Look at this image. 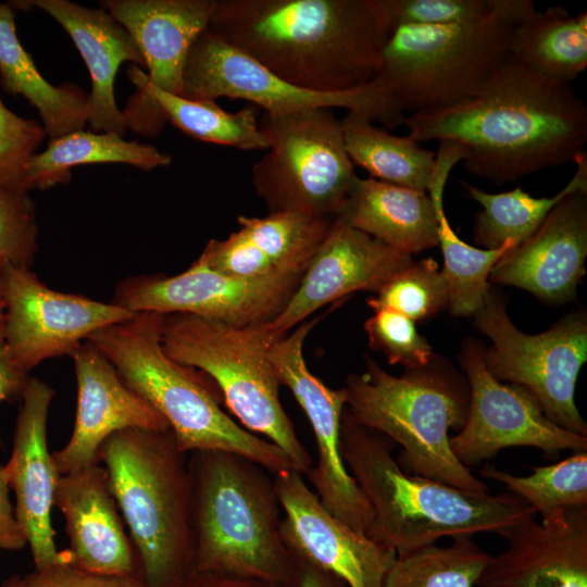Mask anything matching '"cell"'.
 I'll return each mask as SVG.
<instances>
[{
    "instance_id": "obj_1",
    "label": "cell",
    "mask_w": 587,
    "mask_h": 587,
    "mask_svg": "<svg viewBox=\"0 0 587 587\" xmlns=\"http://www.w3.org/2000/svg\"><path fill=\"white\" fill-rule=\"evenodd\" d=\"M403 124L420 143L462 146L465 168L494 184L574 162L586 152L587 108L571 84L509 54L473 97L411 113Z\"/></svg>"
},
{
    "instance_id": "obj_2",
    "label": "cell",
    "mask_w": 587,
    "mask_h": 587,
    "mask_svg": "<svg viewBox=\"0 0 587 587\" xmlns=\"http://www.w3.org/2000/svg\"><path fill=\"white\" fill-rule=\"evenodd\" d=\"M391 0H216L208 29L298 87L372 82L395 28Z\"/></svg>"
},
{
    "instance_id": "obj_3",
    "label": "cell",
    "mask_w": 587,
    "mask_h": 587,
    "mask_svg": "<svg viewBox=\"0 0 587 587\" xmlns=\"http://www.w3.org/2000/svg\"><path fill=\"white\" fill-rule=\"evenodd\" d=\"M394 446L345 409L340 449L373 512L366 535L394 549L397 557L436 545L444 537L499 534L537 515L509 490L498 495L471 492L408 473L392 457Z\"/></svg>"
},
{
    "instance_id": "obj_4",
    "label": "cell",
    "mask_w": 587,
    "mask_h": 587,
    "mask_svg": "<svg viewBox=\"0 0 587 587\" xmlns=\"http://www.w3.org/2000/svg\"><path fill=\"white\" fill-rule=\"evenodd\" d=\"M164 314L138 312L88 337L123 382L167 422L184 452L221 450L243 455L272 474L295 469L288 455L236 422L223 409L215 383L178 363L162 348Z\"/></svg>"
},
{
    "instance_id": "obj_5",
    "label": "cell",
    "mask_w": 587,
    "mask_h": 587,
    "mask_svg": "<svg viewBox=\"0 0 587 587\" xmlns=\"http://www.w3.org/2000/svg\"><path fill=\"white\" fill-rule=\"evenodd\" d=\"M189 453L192 572L283 584L291 555L273 474L233 452Z\"/></svg>"
},
{
    "instance_id": "obj_6",
    "label": "cell",
    "mask_w": 587,
    "mask_h": 587,
    "mask_svg": "<svg viewBox=\"0 0 587 587\" xmlns=\"http://www.w3.org/2000/svg\"><path fill=\"white\" fill-rule=\"evenodd\" d=\"M116 505L149 587H177L193 565L187 453L171 429L128 428L100 446Z\"/></svg>"
},
{
    "instance_id": "obj_7",
    "label": "cell",
    "mask_w": 587,
    "mask_h": 587,
    "mask_svg": "<svg viewBox=\"0 0 587 587\" xmlns=\"http://www.w3.org/2000/svg\"><path fill=\"white\" fill-rule=\"evenodd\" d=\"M346 409L365 427L401 447L397 462L403 471L471 492L488 494L486 483L458 461L449 430L465 424L470 388L435 357L401 376L383 370L370 357L363 373L350 374L342 387Z\"/></svg>"
},
{
    "instance_id": "obj_8",
    "label": "cell",
    "mask_w": 587,
    "mask_h": 587,
    "mask_svg": "<svg viewBox=\"0 0 587 587\" xmlns=\"http://www.w3.org/2000/svg\"><path fill=\"white\" fill-rule=\"evenodd\" d=\"M282 337L266 324L235 326L173 313L164 315L161 344L174 361L205 373L238 423L277 446L304 475L313 460L280 402L282 385L267 358Z\"/></svg>"
},
{
    "instance_id": "obj_9",
    "label": "cell",
    "mask_w": 587,
    "mask_h": 587,
    "mask_svg": "<svg viewBox=\"0 0 587 587\" xmlns=\"http://www.w3.org/2000/svg\"><path fill=\"white\" fill-rule=\"evenodd\" d=\"M513 27L496 17L452 25L398 24L375 79L402 111L473 97L509 54Z\"/></svg>"
},
{
    "instance_id": "obj_10",
    "label": "cell",
    "mask_w": 587,
    "mask_h": 587,
    "mask_svg": "<svg viewBox=\"0 0 587 587\" xmlns=\"http://www.w3.org/2000/svg\"><path fill=\"white\" fill-rule=\"evenodd\" d=\"M268 148L251 168V184L268 213L338 217L357 174L332 109L259 118Z\"/></svg>"
},
{
    "instance_id": "obj_11",
    "label": "cell",
    "mask_w": 587,
    "mask_h": 587,
    "mask_svg": "<svg viewBox=\"0 0 587 587\" xmlns=\"http://www.w3.org/2000/svg\"><path fill=\"white\" fill-rule=\"evenodd\" d=\"M475 326L491 346L484 349L488 372L498 380L529 389L546 416L558 426L587 436V423L575 403L576 382L587 361V316L583 311L529 335L510 320L505 304L489 287Z\"/></svg>"
},
{
    "instance_id": "obj_12",
    "label": "cell",
    "mask_w": 587,
    "mask_h": 587,
    "mask_svg": "<svg viewBox=\"0 0 587 587\" xmlns=\"http://www.w3.org/2000/svg\"><path fill=\"white\" fill-rule=\"evenodd\" d=\"M183 97L245 100L274 115L320 108L345 109L364 113L389 129L402 125L405 117L375 78L359 88L339 92L308 90L278 77L208 28L189 51L183 76Z\"/></svg>"
},
{
    "instance_id": "obj_13",
    "label": "cell",
    "mask_w": 587,
    "mask_h": 587,
    "mask_svg": "<svg viewBox=\"0 0 587 587\" xmlns=\"http://www.w3.org/2000/svg\"><path fill=\"white\" fill-rule=\"evenodd\" d=\"M484 349L480 341L467 338L459 355L470 388L465 424L450 437L460 463L470 469L509 447H534L548 458L563 450L587 451V436L550 421L529 389L496 379L485 366Z\"/></svg>"
},
{
    "instance_id": "obj_14",
    "label": "cell",
    "mask_w": 587,
    "mask_h": 587,
    "mask_svg": "<svg viewBox=\"0 0 587 587\" xmlns=\"http://www.w3.org/2000/svg\"><path fill=\"white\" fill-rule=\"evenodd\" d=\"M4 338L26 374L47 359L71 355L96 330L135 313L114 303L53 290L29 267L0 266Z\"/></svg>"
},
{
    "instance_id": "obj_15",
    "label": "cell",
    "mask_w": 587,
    "mask_h": 587,
    "mask_svg": "<svg viewBox=\"0 0 587 587\" xmlns=\"http://www.w3.org/2000/svg\"><path fill=\"white\" fill-rule=\"evenodd\" d=\"M301 277L238 278L195 261L176 275H138L121 280L112 303L133 313H185L235 326L260 325L282 312Z\"/></svg>"
},
{
    "instance_id": "obj_16",
    "label": "cell",
    "mask_w": 587,
    "mask_h": 587,
    "mask_svg": "<svg viewBox=\"0 0 587 587\" xmlns=\"http://www.w3.org/2000/svg\"><path fill=\"white\" fill-rule=\"evenodd\" d=\"M322 316L303 321L290 335L277 339L267 358L280 385L286 386L303 410L314 434L317 461L304 475L322 504L337 519L366 534L373 512L369 500L350 475L340 449V422L346 409L344 388L326 386L308 369L303 345Z\"/></svg>"
},
{
    "instance_id": "obj_17",
    "label": "cell",
    "mask_w": 587,
    "mask_h": 587,
    "mask_svg": "<svg viewBox=\"0 0 587 587\" xmlns=\"http://www.w3.org/2000/svg\"><path fill=\"white\" fill-rule=\"evenodd\" d=\"M282 507V536L290 555L348 587H383L397 559L394 549L359 533L333 515L295 469L273 474Z\"/></svg>"
},
{
    "instance_id": "obj_18",
    "label": "cell",
    "mask_w": 587,
    "mask_h": 587,
    "mask_svg": "<svg viewBox=\"0 0 587 587\" xmlns=\"http://www.w3.org/2000/svg\"><path fill=\"white\" fill-rule=\"evenodd\" d=\"M412 255L336 217L282 312L266 326L285 336L322 307L349 294L377 292Z\"/></svg>"
},
{
    "instance_id": "obj_19",
    "label": "cell",
    "mask_w": 587,
    "mask_h": 587,
    "mask_svg": "<svg viewBox=\"0 0 587 587\" xmlns=\"http://www.w3.org/2000/svg\"><path fill=\"white\" fill-rule=\"evenodd\" d=\"M54 390L29 376L21 395L11 457L4 465L14 490L16 521L30 548L36 571L70 565L66 549L59 551L51 509L60 474L47 447V421Z\"/></svg>"
},
{
    "instance_id": "obj_20",
    "label": "cell",
    "mask_w": 587,
    "mask_h": 587,
    "mask_svg": "<svg viewBox=\"0 0 587 587\" xmlns=\"http://www.w3.org/2000/svg\"><path fill=\"white\" fill-rule=\"evenodd\" d=\"M508 548L482 573L477 586L587 587V507L560 510L502 529Z\"/></svg>"
},
{
    "instance_id": "obj_21",
    "label": "cell",
    "mask_w": 587,
    "mask_h": 587,
    "mask_svg": "<svg viewBox=\"0 0 587 587\" xmlns=\"http://www.w3.org/2000/svg\"><path fill=\"white\" fill-rule=\"evenodd\" d=\"M587 258V191L564 197L525 240L509 249L489 275L548 303L574 299Z\"/></svg>"
},
{
    "instance_id": "obj_22",
    "label": "cell",
    "mask_w": 587,
    "mask_h": 587,
    "mask_svg": "<svg viewBox=\"0 0 587 587\" xmlns=\"http://www.w3.org/2000/svg\"><path fill=\"white\" fill-rule=\"evenodd\" d=\"M77 380V408L67 444L52 452L60 475L98 461L102 442L128 428L171 429L165 419L120 377L113 364L90 341L72 354Z\"/></svg>"
},
{
    "instance_id": "obj_23",
    "label": "cell",
    "mask_w": 587,
    "mask_h": 587,
    "mask_svg": "<svg viewBox=\"0 0 587 587\" xmlns=\"http://www.w3.org/2000/svg\"><path fill=\"white\" fill-rule=\"evenodd\" d=\"M53 505L65 519L71 566L102 575H141L107 471L99 462L60 475Z\"/></svg>"
},
{
    "instance_id": "obj_24",
    "label": "cell",
    "mask_w": 587,
    "mask_h": 587,
    "mask_svg": "<svg viewBox=\"0 0 587 587\" xmlns=\"http://www.w3.org/2000/svg\"><path fill=\"white\" fill-rule=\"evenodd\" d=\"M334 220L298 213L239 215L238 229L209 240L196 261L238 278L301 276Z\"/></svg>"
},
{
    "instance_id": "obj_25",
    "label": "cell",
    "mask_w": 587,
    "mask_h": 587,
    "mask_svg": "<svg viewBox=\"0 0 587 587\" xmlns=\"http://www.w3.org/2000/svg\"><path fill=\"white\" fill-rule=\"evenodd\" d=\"M17 9L38 8L52 16L70 35L91 78L88 121L92 132L127 130L114 97V79L123 62L145 66L129 33L104 9L82 7L67 0L12 1Z\"/></svg>"
},
{
    "instance_id": "obj_26",
    "label": "cell",
    "mask_w": 587,
    "mask_h": 587,
    "mask_svg": "<svg viewBox=\"0 0 587 587\" xmlns=\"http://www.w3.org/2000/svg\"><path fill=\"white\" fill-rule=\"evenodd\" d=\"M108 11L137 45L148 80L183 97L189 51L208 28L216 0H105Z\"/></svg>"
},
{
    "instance_id": "obj_27",
    "label": "cell",
    "mask_w": 587,
    "mask_h": 587,
    "mask_svg": "<svg viewBox=\"0 0 587 587\" xmlns=\"http://www.w3.org/2000/svg\"><path fill=\"white\" fill-rule=\"evenodd\" d=\"M127 74L137 88L122 111L127 129L157 137L168 121L188 136L207 142L245 151L268 148L254 105L232 113L216 101L192 100L159 89L136 64L128 66Z\"/></svg>"
},
{
    "instance_id": "obj_28",
    "label": "cell",
    "mask_w": 587,
    "mask_h": 587,
    "mask_svg": "<svg viewBox=\"0 0 587 587\" xmlns=\"http://www.w3.org/2000/svg\"><path fill=\"white\" fill-rule=\"evenodd\" d=\"M338 218L410 255L438 246L437 211L424 190L358 176Z\"/></svg>"
},
{
    "instance_id": "obj_29",
    "label": "cell",
    "mask_w": 587,
    "mask_h": 587,
    "mask_svg": "<svg viewBox=\"0 0 587 587\" xmlns=\"http://www.w3.org/2000/svg\"><path fill=\"white\" fill-rule=\"evenodd\" d=\"M10 3H0V85L23 96L38 111L50 140L84 130L89 114V93L77 85L53 86L37 70L21 45Z\"/></svg>"
},
{
    "instance_id": "obj_30",
    "label": "cell",
    "mask_w": 587,
    "mask_h": 587,
    "mask_svg": "<svg viewBox=\"0 0 587 587\" xmlns=\"http://www.w3.org/2000/svg\"><path fill=\"white\" fill-rule=\"evenodd\" d=\"M509 57L545 77L571 84L587 67V12L573 16L562 5L536 11L512 29Z\"/></svg>"
},
{
    "instance_id": "obj_31",
    "label": "cell",
    "mask_w": 587,
    "mask_h": 587,
    "mask_svg": "<svg viewBox=\"0 0 587 587\" xmlns=\"http://www.w3.org/2000/svg\"><path fill=\"white\" fill-rule=\"evenodd\" d=\"M171 162L168 153L151 145L127 141L115 133L77 130L49 140L43 151L33 154L25 165V183L28 191L65 184L72 167L82 164L124 163L151 171Z\"/></svg>"
},
{
    "instance_id": "obj_32",
    "label": "cell",
    "mask_w": 587,
    "mask_h": 587,
    "mask_svg": "<svg viewBox=\"0 0 587 587\" xmlns=\"http://www.w3.org/2000/svg\"><path fill=\"white\" fill-rule=\"evenodd\" d=\"M346 151L371 178L427 191L436 152L407 136L390 134L361 112H347L340 120Z\"/></svg>"
},
{
    "instance_id": "obj_33",
    "label": "cell",
    "mask_w": 587,
    "mask_h": 587,
    "mask_svg": "<svg viewBox=\"0 0 587 587\" xmlns=\"http://www.w3.org/2000/svg\"><path fill=\"white\" fill-rule=\"evenodd\" d=\"M574 163L576 170L571 180L553 197L536 198L520 187L491 193L463 182L467 195L482 205L473 228L475 242L484 249H496L508 242L516 246L536 230L564 197L587 191V153H582Z\"/></svg>"
},
{
    "instance_id": "obj_34",
    "label": "cell",
    "mask_w": 587,
    "mask_h": 587,
    "mask_svg": "<svg viewBox=\"0 0 587 587\" xmlns=\"http://www.w3.org/2000/svg\"><path fill=\"white\" fill-rule=\"evenodd\" d=\"M491 557L472 536H458L446 547L397 557L383 587H476Z\"/></svg>"
},
{
    "instance_id": "obj_35",
    "label": "cell",
    "mask_w": 587,
    "mask_h": 587,
    "mask_svg": "<svg viewBox=\"0 0 587 587\" xmlns=\"http://www.w3.org/2000/svg\"><path fill=\"white\" fill-rule=\"evenodd\" d=\"M432 201L438 216V246L449 289L448 309L454 316L474 315L484 304L492 267L515 245L508 242L496 249H480L466 243L451 227L444 198Z\"/></svg>"
},
{
    "instance_id": "obj_36",
    "label": "cell",
    "mask_w": 587,
    "mask_h": 587,
    "mask_svg": "<svg viewBox=\"0 0 587 587\" xmlns=\"http://www.w3.org/2000/svg\"><path fill=\"white\" fill-rule=\"evenodd\" d=\"M529 469L532 474L516 476L487 465L480 474L505 485L541 519L560 510L587 507V451L573 452L560 462Z\"/></svg>"
},
{
    "instance_id": "obj_37",
    "label": "cell",
    "mask_w": 587,
    "mask_h": 587,
    "mask_svg": "<svg viewBox=\"0 0 587 587\" xmlns=\"http://www.w3.org/2000/svg\"><path fill=\"white\" fill-rule=\"evenodd\" d=\"M447 278L432 259L413 261L366 299L373 311L388 309L413 322L429 319L448 308Z\"/></svg>"
},
{
    "instance_id": "obj_38",
    "label": "cell",
    "mask_w": 587,
    "mask_h": 587,
    "mask_svg": "<svg viewBox=\"0 0 587 587\" xmlns=\"http://www.w3.org/2000/svg\"><path fill=\"white\" fill-rule=\"evenodd\" d=\"M369 345L383 352L389 364L416 369L433 359L429 342L415 328L411 319L388 309L374 311L364 322Z\"/></svg>"
},
{
    "instance_id": "obj_39",
    "label": "cell",
    "mask_w": 587,
    "mask_h": 587,
    "mask_svg": "<svg viewBox=\"0 0 587 587\" xmlns=\"http://www.w3.org/2000/svg\"><path fill=\"white\" fill-rule=\"evenodd\" d=\"M35 203L26 191L0 187V260L29 267L38 249Z\"/></svg>"
},
{
    "instance_id": "obj_40",
    "label": "cell",
    "mask_w": 587,
    "mask_h": 587,
    "mask_svg": "<svg viewBox=\"0 0 587 587\" xmlns=\"http://www.w3.org/2000/svg\"><path fill=\"white\" fill-rule=\"evenodd\" d=\"M45 137L40 124L13 113L0 99V187L29 192L25 165Z\"/></svg>"
},
{
    "instance_id": "obj_41",
    "label": "cell",
    "mask_w": 587,
    "mask_h": 587,
    "mask_svg": "<svg viewBox=\"0 0 587 587\" xmlns=\"http://www.w3.org/2000/svg\"><path fill=\"white\" fill-rule=\"evenodd\" d=\"M391 5L396 25H452L496 17V0H391Z\"/></svg>"
},
{
    "instance_id": "obj_42",
    "label": "cell",
    "mask_w": 587,
    "mask_h": 587,
    "mask_svg": "<svg viewBox=\"0 0 587 587\" xmlns=\"http://www.w3.org/2000/svg\"><path fill=\"white\" fill-rule=\"evenodd\" d=\"M23 587H149L141 575H102L55 565L23 576Z\"/></svg>"
},
{
    "instance_id": "obj_43",
    "label": "cell",
    "mask_w": 587,
    "mask_h": 587,
    "mask_svg": "<svg viewBox=\"0 0 587 587\" xmlns=\"http://www.w3.org/2000/svg\"><path fill=\"white\" fill-rule=\"evenodd\" d=\"M9 490L7 472L4 465L0 464V550H20L27 542L16 521Z\"/></svg>"
},
{
    "instance_id": "obj_44",
    "label": "cell",
    "mask_w": 587,
    "mask_h": 587,
    "mask_svg": "<svg viewBox=\"0 0 587 587\" xmlns=\"http://www.w3.org/2000/svg\"><path fill=\"white\" fill-rule=\"evenodd\" d=\"M28 378L29 375L14 363L10 354L4 338L3 311H0V403L21 398Z\"/></svg>"
},
{
    "instance_id": "obj_45",
    "label": "cell",
    "mask_w": 587,
    "mask_h": 587,
    "mask_svg": "<svg viewBox=\"0 0 587 587\" xmlns=\"http://www.w3.org/2000/svg\"><path fill=\"white\" fill-rule=\"evenodd\" d=\"M282 587H348L337 576L291 555V567Z\"/></svg>"
},
{
    "instance_id": "obj_46",
    "label": "cell",
    "mask_w": 587,
    "mask_h": 587,
    "mask_svg": "<svg viewBox=\"0 0 587 587\" xmlns=\"http://www.w3.org/2000/svg\"><path fill=\"white\" fill-rule=\"evenodd\" d=\"M177 587H282V584L255 578L191 572Z\"/></svg>"
},
{
    "instance_id": "obj_47",
    "label": "cell",
    "mask_w": 587,
    "mask_h": 587,
    "mask_svg": "<svg viewBox=\"0 0 587 587\" xmlns=\"http://www.w3.org/2000/svg\"><path fill=\"white\" fill-rule=\"evenodd\" d=\"M1 587H23V576L13 575L3 582Z\"/></svg>"
},
{
    "instance_id": "obj_48",
    "label": "cell",
    "mask_w": 587,
    "mask_h": 587,
    "mask_svg": "<svg viewBox=\"0 0 587 587\" xmlns=\"http://www.w3.org/2000/svg\"><path fill=\"white\" fill-rule=\"evenodd\" d=\"M2 264H4V262H2V261L0 260V266H1ZM0 311H3V303H2L1 298H0Z\"/></svg>"
},
{
    "instance_id": "obj_49",
    "label": "cell",
    "mask_w": 587,
    "mask_h": 587,
    "mask_svg": "<svg viewBox=\"0 0 587 587\" xmlns=\"http://www.w3.org/2000/svg\"><path fill=\"white\" fill-rule=\"evenodd\" d=\"M476 587H487V586H476Z\"/></svg>"
}]
</instances>
